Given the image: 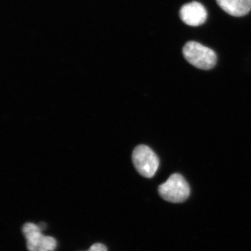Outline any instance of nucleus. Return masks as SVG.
<instances>
[{
  "label": "nucleus",
  "instance_id": "6",
  "mask_svg": "<svg viewBox=\"0 0 251 251\" xmlns=\"http://www.w3.org/2000/svg\"><path fill=\"white\" fill-rule=\"evenodd\" d=\"M225 12L234 17H242L251 9V0H216Z\"/></svg>",
  "mask_w": 251,
  "mask_h": 251
},
{
  "label": "nucleus",
  "instance_id": "5",
  "mask_svg": "<svg viewBox=\"0 0 251 251\" xmlns=\"http://www.w3.org/2000/svg\"><path fill=\"white\" fill-rule=\"evenodd\" d=\"M179 16L187 25L198 27L206 22L207 11L201 3L192 1L182 6L180 9Z\"/></svg>",
  "mask_w": 251,
  "mask_h": 251
},
{
  "label": "nucleus",
  "instance_id": "4",
  "mask_svg": "<svg viewBox=\"0 0 251 251\" xmlns=\"http://www.w3.org/2000/svg\"><path fill=\"white\" fill-rule=\"evenodd\" d=\"M39 225L27 223L23 226V233L25 237L29 251H53L57 247L55 239L44 236Z\"/></svg>",
  "mask_w": 251,
  "mask_h": 251
},
{
  "label": "nucleus",
  "instance_id": "3",
  "mask_svg": "<svg viewBox=\"0 0 251 251\" xmlns=\"http://www.w3.org/2000/svg\"><path fill=\"white\" fill-rule=\"evenodd\" d=\"M132 159L135 169L144 177H153L158 171L159 159L154 151L146 145L135 148Z\"/></svg>",
  "mask_w": 251,
  "mask_h": 251
},
{
  "label": "nucleus",
  "instance_id": "1",
  "mask_svg": "<svg viewBox=\"0 0 251 251\" xmlns=\"http://www.w3.org/2000/svg\"><path fill=\"white\" fill-rule=\"evenodd\" d=\"M183 54L188 63L201 70H210L217 62L216 52L196 41L186 43L183 48Z\"/></svg>",
  "mask_w": 251,
  "mask_h": 251
},
{
  "label": "nucleus",
  "instance_id": "7",
  "mask_svg": "<svg viewBox=\"0 0 251 251\" xmlns=\"http://www.w3.org/2000/svg\"><path fill=\"white\" fill-rule=\"evenodd\" d=\"M89 251H107L106 247L102 244H93Z\"/></svg>",
  "mask_w": 251,
  "mask_h": 251
},
{
  "label": "nucleus",
  "instance_id": "2",
  "mask_svg": "<svg viewBox=\"0 0 251 251\" xmlns=\"http://www.w3.org/2000/svg\"><path fill=\"white\" fill-rule=\"evenodd\" d=\"M158 193L168 202L181 203L189 197L191 189L184 176L176 173L172 175L166 182L160 185Z\"/></svg>",
  "mask_w": 251,
  "mask_h": 251
}]
</instances>
